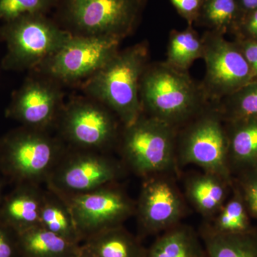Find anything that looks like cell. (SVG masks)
Returning <instances> with one entry per match:
<instances>
[{"label":"cell","mask_w":257,"mask_h":257,"mask_svg":"<svg viewBox=\"0 0 257 257\" xmlns=\"http://www.w3.org/2000/svg\"><path fill=\"white\" fill-rule=\"evenodd\" d=\"M121 41L113 37L72 35L39 69L57 82L86 81L117 54Z\"/></svg>","instance_id":"obj_8"},{"label":"cell","mask_w":257,"mask_h":257,"mask_svg":"<svg viewBox=\"0 0 257 257\" xmlns=\"http://www.w3.org/2000/svg\"><path fill=\"white\" fill-rule=\"evenodd\" d=\"M140 100L144 114L177 128L187 124L207 106L202 84L188 72L166 62L147 66L140 82Z\"/></svg>","instance_id":"obj_1"},{"label":"cell","mask_w":257,"mask_h":257,"mask_svg":"<svg viewBox=\"0 0 257 257\" xmlns=\"http://www.w3.org/2000/svg\"><path fill=\"white\" fill-rule=\"evenodd\" d=\"M224 121L216 106L207 107L185 124L179 139L177 162L194 165L233 185Z\"/></svg>","instance_id":"obj_7"},{"label":"cell","mask_w":257,"mask_h":257,"mask_svg":"<svg viewBox=\"0 0 257 257\" xmlns=\"http://www.w3.org/2000/svg\"><path fill=\"white\" fill-rule=\"evenodd\" d=\"M121 172V166L109 157L78 150L64 152L46 181L50 190L67 197L113 184Z\"/></svg>","instance_id":"obj_10"},{"label":"cell","mask_w":257,"mask_h":257,"mask_svg":"<svg viewBox=\"0 0 257 257\" xmlns=\"http://www.w3.org/2000/svg\"><path fill=\"white\" fill-rule=\"evenodd\" d=\"M44 193L37 184H17L0 203V223L17 234L40 225Z\"/></svg>","instance_id":"obj_15"},{"label":"cell","mask_w":257,"mask_h":257,"mask_svg":"<svg viewBox=\"0 0 257 257\" xmlns=\"http://www.w3.org/2000/svg\"><path fill=\"white\" fill-rule=\"evenodd\" d=\"M203 51L202 37L193 25H188L182 31L172 30L170 32L165 62L178 70L188 72L196 60L202 58Z\"/></svg>","instance_id":"obj_23"},{"label":"cell","mask_w":257,"mask_h":257,"mask_svg":"<svg viewBox=\"0 0 257 257\" xmlns=\"http://www.w3.org/2000/svg\"><path fill=\"white\" fill-rule=\"evenodd\" d=\"M146 44L139 43L119 51L108 63L84 81L83 90L114 113L124 126L143 113L140 82L148 65Z\"/></svg>","instance_id":"obj_2"},{"label":"cell","mask_w":257,"mask_h":257,"mask_svg":"<svg viewBox=\"0 0 257 257\" xmlns=\"http://www.w3.org/2000/svg\"><path fill=\"white\" fill-rule=\"evenodd\" d=\"M135 211L143 232L152 234L177 226L186 211L174 181L167 174H160L145 178Z\"/></svg>","instance_id":"obj_13"},{"label":"cell","mask_w":257,"mask_h":257,"mask_svg":"<svg viewBox=\"0 0 257 257\" xmlns=\"http://www.w3.org/2000/svg\"><path fill=\"white\" fill-rule=\"evenodd\" d=\"M57 0H0V20L8 22L27 15H47Z\"/></svg>","instance_id":"obj_27"},{"label":"cell","mask_w":257,"mask_h":257,"mask_svg":"<svg viewBox=\"0 0 257 257\" xmlns=\"http://www.w3.org/2000/svg\"><path fill=\"white\" fill-rule=\"evenodd\" d=\"M3 196H2V186L1 183H0V203L2 202V199H3Z\"/></svg>","instance_id":"obj_34"},{"label":"cell","mask_w":257,"mask_h":257,"mask_svg":"<svg viewBox=\"0 0 257 257\" xmlns=\"http://www.w3.org/2000/svg\"><path fill=\"white\" fill-rule=\"evenodd\" d=\"M73 257H78V254L77 255V256H73Z\"/></svg>","instance_id":"obj_36"},{"label":"cell","mask_w":257,"mask_h":257,"mask_svg":"<svg viewBox=\"0 0 257 257\" xmlns=\"http://www.w3.org/2000/svg\"><path fill=\"white\" fill-rule=\"evenodd\" d=\"M58 119L62 136L77 150H103L114 143L117 134L111 111L91 98L70 101Z\"/></svg>","instance_id":"obj_11"},{"label":"cell","mask_w":257,"mask_h":257,"mask_svg":"<svg viewBox=\"0 0 257 257\" xmlns=\"http://www.w3.org/2000/svg\"><path fill=\"white\" fill-rule=\"evenodd\" d=\"M224 121L257 118V78L215 104Z\"/></svg>","instance_id":"obj_25"},{"label":"cell","mask_w":257,"mask_h":257,"mask_svg":"<svg viewBox=\"0 0 257 257\" xmlns=\"http://www.w3.org/2000/svg\"><path fill=\"white\" fill-rule=\"evenodd\" d=\"M40 225L69 241L77 243L82 241L68 204L50 189L44 193Z\"/></svg>","instance_id":"obj_22"},{"label":"cell","mask_w":257,"mask_h":257,"mask_svg":"<svg viewBox=\"0 0 257 257\" xmlns=\"http://www.w3.org/2000/svg\"><path fill=\"white\" fill-rule=\"evenodd\" d=\"M178 14L188 25L197 23L202 10L204 0H170Z\"/></svg>","instance_id":"obj_29"},{"label":"cell","mask_w":257,"mask_h":257,"mask_svg":"<svg viewBox=\"0 0 257 257\" xmlns=\"http://www.w3.org/2000/svg\"><path fill=\"white\" fill-rule=\"evenodd\" d=\"M232 187L219 176L204 172L187 179L186 194L202 215L214 218L227 200L229 189Z\"/></svg>","instance_id":"obj_18"},{"label":"cell","mask_w":257,"mask_h":257,"mask_svg":"<svg viewBox=\"0 0 257 257\" xmlns=\"http://www.w3.org/2000/svg\"><path fill=\"white\" fill-rule=\"evenodd\" d=\"M233 195L227 199L211 226L222 233H239L251 229L249 214L238 189L233 184Z\"/></svg>","instance_id":"obj_26"},{"label":"cell","mask_w":257,"mask_h":257,"mask_svg":"<svg viewBox=\"0 0 257 257\" xmlns=\"http://www.w3.org/2000/svg\"><path fill=\"white\" fill-rule=\"evenodd\" d=\"M177 128L142 114L124 126L122 152L126 163L142 177L172 172L177 165Z\"/></svg>","instance_id":"obj_6"},{"label":"cell","mask_w":257,"mask_h":257,"mask_svg":"<svg viewBox=\"0 0 257 257\" xmlns=\"http://www.w3.org/2000/svg\"><path fill=\"white\" fill-rule=\"evenodd\" d=\"M18 238L21 257H73L80 246L40 225L20 233Z\"/></svg>","instance_id":"obj_20"},{"label":"cell","mask_w":257,"mask_h":257,"mask_svg":"<svg viewBox=\"0 0 257 257\" xmlns=\"http://www.w3.org/2000/svg\"><path fill=\"white\" fill-rule=\"evenodd\" d=\"M202 37L206 72L201 84L208 101L216 104L254 78L235 41L208 30Z\"/></svg>","instance_id":"obj_9"},{"label":"cell","mask_w":257,"mask_h":257,"mask_svg":"<svg viewBox=\"0 0 257 257\" xmlns=\"http://www.w3.org/2000/svg\"><path fill=\"white\" fill-rule=\"evenodd\" d=\"M224 122L231 173L257 170V118Z\"/></svg>","instance_id":"obj_16"},{"label":"cell","mask_w":257,"mask_h":257,"mask_svg":"<svg viewBox=\"0 0 257 257\" xmlns=\"http://www.w3.org/2000/svg\"><path fill=\"white\" fill-rule=\"evenodd\" d=\"M78 257H84V256H83V255L81 254V253H79V251L78 253Z\"/></svg>","instance_id":"obj_35"},{"label":"cell","mask_w":257,"mask_h":257,"mask_svg":"<svg viewBox=\"0 0 257 257\" xmlns=\"http://www.w3.org/2000/svg\"><path fill=\"white\" fill-rule=\"evenodd\" d=\"M57 83L47 77L29 79L15 93L7 116L24 126L45 131L59 119L63 107Z\"/></svg>","instance_id":"obj_14"},{"label":"cell","mask_w":257,"mask_h":257,"mask_svg":"<svg viewBox=\"0 0 257 257\" xmlns=\"http://www.w3.org/2000/svg\"><path fill=\"white\" fill-rule=\"evenodd\" d=\"M61 197L68 204L82 240L103 230L121 226L135 211L131 199L112 184L92 192Z\"/></svg>","instance_id":"obj_12"},{"label":"cell","mask_w":257,"mask_h":257,"mask_svg":"<svg viewBox=\"0 0 257 257\" xmlns=\"http://www.w3.org/2000/svg\"><path fill=\"white\" fill-rule=\"evenodd\" d=\"M237 3L242 16L257 9V0H237Z\"/></svg>","instance_id":"obj_33"},{"label":"cell","mask_w":257,"mask_h":257,"mask_svg":"<svg viewBox=\"0 0 257 257\" xmlns=\"http://www.w3.org/2000/svg\"><path fill=\"white\" fill-rule=\"evenodd\" d=\"M235 42L242 52L252 72L253 78H257V40L235 39Z\"/></svg>","instance_id":"obj_32"},{"label":"cell","mask_w":257,"mask_h":257,"mask_svg":"<svg viewBox=\"0 0 257 257\" xmlns=\"http://www.w3.org/2000/svg\"><path fill=\"white\" fill-rule=\"evenodd\" d=\"M0 257H21L18 234L0 223Z\"/></svg>","instance_id":"obj_30"},{"label":"cell","mask_w":257,"mask_h":257,"mask_svg":"<svg viewBox=\"0 0 257 257\" xmlns=\"http://www.w3.org/2000/svg\"><path fill=\"white\" fill-rule=\"evenodd\" d=\"M242 15L237 0H204L197 24L219 35H234Z\"/></svg>","instance_id":"obj_24"},{"label":"cell","mask_w":257,"mask_h":257,"mask_svg":"<svg viewBox=\"0 0 257 257\" xmlns=\"http://www.w3.org/2000/svg\"><path fill=\"white\" fill-rule=\"evenodd\" d=\"M145 257H206V253L194 230L179 224L164 231L147 250Z\"/></svg>","instance_id":"obj_21"},{"label":"cell","mask_w":257,"mask_h":257,"mask_svg":"<svg viewBox=\"0 0 257 257\" xmlns=\"http://www.w3.org/2000/svg\"><path fill=\"white\" fill-rule=\"evenodd\" d=\"M79 246L84 257H145L147 250L122 226L89 236Z\"/></svg>","instance_id":"obj_17"},{"label":"cell","mask_w":257,"mask_h":257,"mask_svg":"<svg viewBox=\"0 0 257 257\" xmlns=\"http://www.w3.org/2000/svg\"><path fill=\"white\" fill-rule=\"evenodd\" d=\"M146 0H57L55 22L77 36L122 40L140 22Z\"/></svg>","instance_id":"obj_3"},{"label":"cell","mask_w":257,"mask_h":257,"mask_svg":"<svg viewBox=\"0 0 257 257\" xmlns=\"http://www.w3.org/2000/svg\"><path fill=\"white\" fill-rule=\"evenodd\" d=\"M206 257H257V229L239 233H222L211 224L201 228Z\"/></svg>","instance_id":"obj_19"},{"label":"cell","mask_w":257,"mask_h":257,"mask_svg":"<svg viewBox=\"0 0 257 257\" xmlns=\"http://www.w3.org/2000/svg\"><path fill=\"white\" fill-rule=\"evenodd\" d=\"M233 184L239 190L249 216L257 219V170L238 174Z\"/></svg>","instance_id":"obj_28"},{"label":"cell","mask_w":257,"mask_h":257,"mask_svg":"<svg viewBox=\"0 0 257 257\" xmlns=\"http://www.w3.org/2000/svg\"><path fill=\"white\" fill-rule=\"evenodd\" d=\"M0 37L6 42L3 67L8 70L39 68L72 37L47 15H27L5 22Z\"/></svg>","instance_id":"obj_4"},{"label":"cell","mask_w":257,"mask_h":257,"mask_svg":"<svg viewBox=\"0 0 257 257\" xmlns=\"http://www.w3.org/2000/svg\"><path fill=\"white\" fill-rule=\"evenodd\" d=\"M64 152L44 130L17 128L0 140V170L17 184L47 180Z\"/></svg>","instance_id":"obj_5"},{"label":"cell","mask_w":257,"mask_h":257,"mask_svg":"<svg viewBox=\"0 0 257 257\" xmlns=\"http://www.w3.org/2000/svg\"><path fill=\"white\" fill-rule=\"evenodd\" d=\"M234 35L235 39L257 40V9L243 15Z\"/></svg>","instance_id":"obj_31"}]
</instances>
